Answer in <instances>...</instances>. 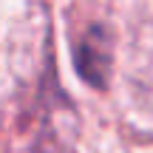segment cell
<instances>
[{
	"label": "cell",
	"instance_id": "obj_1",
	"mask_svg": "<svg viewBox=\"0 0 153 153\" xmlns=\"http://www.w3.org/2000/svg\"><path fill=\"white\" fill-rule=\"evenodd\" d=\"M76 65L85 79H91L94 85H102L105 82V71H108V54H105V43L102 40H82L79 51H76Z\"/></svg>",
	"mask_w": 153,
	"mask_h": 153
}]
</instances>
